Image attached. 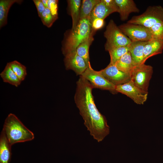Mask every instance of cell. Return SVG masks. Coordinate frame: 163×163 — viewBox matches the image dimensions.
Listing matches in <instances>:
<instances>
[{
	"label": "cell",
	"mask_w": 163,
	"mask_h": 163,
	"mask_svg": "<svg viewBox=\"0 0 163 163\" xmlns=\"http://www.w3.org/2000/svg\"><path fill=\"white\" fill-rule=\"evenodd\" d=\"M93 88L89 81L80 76L76 82L74 100L84 125L94 139L100 142L109 134L110 127L105 117L95 104L92 94Z\"/></svg>",
	"instance_id": "1"
},
{
	"label": "cell",
	"mask_w": 163,
	"mask_h": 163,
	"mask_svg": "<svg viewBox=\"0 0 163 163\" xmlns=\"http://www.w3.org/2000/svg\"><path fill=\"white\" fill-rule=\"evenodd\" d=\"M2 130L11 146L16 143L32 140L34 138L33 133L12 113L6 118Z\"/></svg>",
	"instance_id": "2"
},
{
	"label": "cell",
	"mask_w": 163,
	"mask_h": 163,
	"mask_svg": "<svg viewBox=\"0 0 163 163\" xmlns=\"http://www.w3.org/2000/svg\"><path fill=\"white\" fill-rule=\"evenodd\" d=\"M91 30V23L88 18L80 20L75 28L66 36L62 48L64 56L75 51L78 46L89 37Z\"/></svg>",
	"instance_id": "3"
},
{
	"label": "cell",
	"mask_w": 163,
	"mask_h": 163,
	"mask_svg": "<svg viewBox=\"0 0 163 163\" xmlns=\"http://www.w3.org/2000/svg\"><path fill=\"white\" fill-rule=\"evenodd\" d=\"M104 35L107 40L105 49L108 51L117 47L129 45L132 42L112 20L107 25Z\"/></svg>",
	"instance_id": "4"
},
{
	"label": "cell",
	"mask_w": 163,
	"mask_h": 163,
	"mask_svg": "<svg viewBox=\"0 0 163 163\" xmlns=\"http://www.w3.org/2000/svg\"><path fill=\"white\" fill-rule=\"evenodd\" d=\"M163 21V7L160 5L149 6L142 14L135 16L127 23L139 24L150 28L156 23Z\"/></svg>",
	"instance_id": "5"
},
{
	"label": "cell",
	"mask_w": 163,
	"mask_h": 163,
	"mask_svg": "<svg viewBox=\"0 0 163 163\" xmlns=\"http://www.w3.org/2000/svg\"><path fill=\"white\" fill-rule=\"evenodd\" d=\"M153 71L152 66L145 63L135 66L129 73L131 80L140 90L148 93Z\"/></svg>",
	"instance_id": "6"
},
{
	"label": "cell",
	"mask_w": 163,
	"mask_h": 163,
	"mask_svg": "<svg viewBox=\"0 0 163 163\" xmlns=\"http://www.w3.org/2000/svg\"><path fill=\"white\" fill-rule=\"evenodd\" d=\"M118 27L132 42L148 41L152 39L149 29L143 26L127 23Z\"/></svg>",
	"instance_id": "7"
},
{
	"label": "cell",
	"mask_w": 163,
	"mask_h": 163,
	"mask_svg": "<svg viewBox=\"0 0 163 163\" xmlns=\"http://www.w3.org/2000/svg\"><path fill=\"white\" fill-rule=\"evenodd\" d=\"M80 76L87 79L94 88L108 90L113 94H116V86L111 83L99 72L94 70L90 63Z\"/></svg>",
	"instance_id": "8"
},
{
	"label": "cell",
	"mask_w": 163,
	"mask_h": 163,
	"mask_svg": "<svg viewBox=\"0 0 163 163\" xmlns=\"http://www.w3.org/2000/svg\"><path fill=\"white\" fill-rule=\"evenodd\" d=\"M116 89L117 92L126 95L137 104H143L147 98L148 93L140 90L131 80L124 84L116 86Z\"/></svg>",
	"instance_id": "9"
},
{
	"label": "cell",
	"mask_w": 163,
	"mask_h": 163,
	"mask_svg": "<svg viewBox=\"0 0 163 163\" xmlns=\"http://www.w3.org/2000/svg\"><path fill=\"white\" fill-rule=\"evenodd\" d=\"M99 71L106 79L116 86L131 80L129 73L120 70L115 65L109 64L105 69Z\"/></svg>",
	"instance_id": "10"
},
{
	"label": "cell",
	"mask_w": 163,
	"mask_h": 163,
	"mask_svg": "<svg viewBox=\"0 0 163 163\" xmlns=\"http://www.w3.org/2000/svg\"><path fill=\"white\" fill-rule=\"evenodd\" d=\"M65 56L64 62L66 69L73 70L77 75H81L89 65L76 51L68 53Z\"/></svg>",
	"instance_id": "11"
},
{
	"label": "cell",
	"mask_w": 163,
	"mask_h": 163,
	"mask_svg": "<svg viewBox=\"0 0 163 163\" xmlns=\"http://www.w3.org/2000/svg\"><path fill=\"white\" fill-rule=\"evenodd\" d=\"M163 50V40L152 39L148 41L144 48L143 63L149 58L161 53Z\"/></svg>",
	"instance_id": "12"
},
{
	"label": "cell",
	"mask_w": 163,
	"mask_h": 163,
	"mask_svg": "<svg viewBox=\"0 0 163 163\" xmlns=\"http://www.w3.org/2000/svg\"><path fill=\"white\" fill-rule=\"evenodd\" d=\"M119 9L121 20H126L129 14L132 12H139V9L133 0H115Z\"/></svg>",
	"instance_id": "13"
},
{
	"label": "cell",
	"mask_w": 163,
	"mask_h": 163,
	"mask_svg": "<svg viewBox=\"0 0 163 163\" xmlns=\"http://www.w3.org/2000/svg\"><path fill=\"white\" fill-rule=\"evenodd\" d=\"M147 41L133 42L130 44V53L134 66L143 63V50Z\"/></svg>",
	"instance_id": "14"
},
{
	"label": "cell",
	"mask_w": 163,
	"mask_h": 163,
	"mask_svg": "<svg viewBox=\"0 0 163 163\" xmlns=\"http://www.w3.org/2000/svg\"><path fill=\"white\" fill-rule=\"evenodd\" d=\"M11 145L2 130L0 137V163H10L11 158Z\"/></svg>",
	"instance_id": "15"
},
{
	"label": "cell",
	"mask_w": 163,
	"mask_h": 163,
	"mask_svg": "<svg viewBox=\"0 0 163 163\" xmlns=\"http://www.w3.org/2000/svg\"><path fill=\"white\" fill-rule=\"evenodd\" d=\"M22 0H0V28L6 25L7 23V18L9 10L14 3L21 4Z\"/></svg>",
	"instance_id": "16"
},
{
	"label": "cell",
	"mask_w": 163,
	"mask_h": 163,
	"mask_svg": "<svg viewBox=\"0 0 163 163\" xmlns=\"http://www.w3.org/2000/svg\"><path fill=\"white\" fill-rule=\"evenodd\" d=\"M68 7L72 19V30H74L80 20V10L81 5V0H69L68 1Z\"/></svg>",
	"instance_id": "17"
},
{
	"label": "cell",
	"mask_w": 163,
	"mask_h": 163,
	"mask_svg": "<svg viewBox=\"0 0 163 163\" xmlns=\"http://www.w3.org/2000/svg\"><path fill=\"white\" fill-rule=\"evenodd\" d=\"M112 12L101 0L94 8L91 11L88 19L91 23L92 21L96 18L104 19Z\"/></svg>",
	"instance_id": "18"
},
{
	"label": "cell",
	"mask_w": 163,
	"mask_h": 163,
	"mask_svg": "<svg viewBox=\"0 0 163 163\" xmlns=\"http://www.w3.org/2000/svg\"><path fill=\"white\" fill-rule=\"evenodd\" d=\"M94 31L91 30V34L89 37L81 43L78 46L76 50L78 55L84 59L88 65L90 64L89 49L90 45L94 40Z\"/></svg>",
	"instance_id": "19"
},
{
	"label": "cell",
	"mask_w": 163,
	"mask_h": 163,
	"mask_svg": "<svg viewBox=\"0 0 163 163\" xmlns=\"http://www.w3.org/2000/svg\"><path fill=\"white\" fill-rule=\"evenodd\" d=\"M0 75L4 82L16 87H18L22 82L8 63L3 70L1 73Z\"/></svg>",
	"instance_id": "20"
},
{
	"label": "cell",
	"mask_w": 163,
	"mask_h": 163,
	"mask_svg": "<svg viewBox=\"0 0 163 163\" xmlns=\"http://www.w3.org/2000/svg\"><path fill=\"white\" fill-rule=\"evenodd\" d=\"M115 65L120 70L129 74L135 66L129 52H127L123 56L116 62Z\"/></svg>",
	"instance_id": "21"
},
{
	"label": "cell",
	"mask_w": 163,
	"mask_h": 163,
	"mask_svg": "<svg viewBox=\"0 0 163 163\" xmlns=\"http://www.w3.org/2000/svg\"><path fill=\"white\" fill-rule=\"evenodd\" d=\"M101 2L100 0H83L80 10V20L88 18L94 7Z\"/></svg>",
	"instance_id": "22"
},
{
	"label": "cell",
	"mask_w": 163,
	"mask_h": 163,
	"mask_svg": "<svg viewBox=\"0 0 163 163\" xmlns=\"http://www.w3.org/2000/svg\"><path fill=\"white\" fill-rule=\"evenodd\" d=\"M130 44L117 47L109 51L110 56L109 64L115 65L116 62L123 56L129 51Z\"/></svg>",
	"instance_id": "23"
},
{
	"label": "cell",
	"mask_w": 163,
	"mask_h": 163,
	"mask_svg": "<svg viewBox=\"0 0 163 163\" xmlns=\"http://www.w3.org/2000/svg\"><path fill=\"white\" fill-rule=\"evenodd\" d=\"M8 64L22 82L25 79L27 75L25 66L17 60L8 62Z\"/></svg>",
	"instance_id": "24"
},
{
	"label": "cell",
	"mask_w": 163,
	"mask_h": 163,
	"mask_svg": "<svg viewBox=\"0 0 163 163\" xmlns=\"http://www.w3.org/2000/svg\"><path fill=\"white\" fill-rule=\"evenodd\" d=\"M152 39L163 40V21L158 22L149 28Z\"/></svg>",
	"instance_id": "25"
},
{
	"label": "cell",
	"mask_w": 163,
	"mask_h": 163,
	"mask_svg": "<svg viewBox=\"0 0 163 163\" xmlns=\"http://www.w3.org/2000/svg\"><path fill=\"white\" fill-rule=\"evenodd\" d=\"M40 18L43 24L48 28L51 27L56 21L48 8H45Z\"/></svg>",
	"instance_id": "26"
},
{
	"label": "cell",
	"mask_w": 163,
	"mask_h": 163,
	"mask_svg": "<svg viewBox=\"0 0 163 163\" xmlns=\"http://www.w3.org/2000/svg\"><path fill=\"white\" fill-rule=\"evenodd\" d=\"M58 2L57 0H48V8L56 20L58 18Z\"/></svg>",
	"instance_id": "27"
},
{
	"label": "cell",
	"mask_w": 163,
	"mask_h": 163,
	"mask_svg": "<svg viewBox=\"0 0 163 163\" xmlns=\"http://www.w3.org/2000/svg\"><path fill=\"white\" fill-rule=\"evenodd\" d=\"M113 13L119 12V9L115 0H101Z\"/></svg>",
	"instance_id": "28"
},
{
	"label": "cell",
	"mask_w": 163,
	"mask_h": 163,
	"mask_svg": "<svg viewBox=\"0 0 163 163\" xmlns=\"http://www.w3.org/2000/svg\"><path fill=\"white\" fill-rule=\"evenodd\" d=\"M104 19L96 18L94 19L91 22V29L94 31L102 28L104 26Z\"/></svg>",
	"instance_id": "29"
},
{
	"label": "cell",
	"mask_w": 163,
	"mask_h": 163,
	"mask_svg": "<svg viewBox=\"0 0 163 163\" xmlns=\"http://www.w3.org/2000/svg\"><path fill=\"white\" fill-rule=\"evenodd\" d=\"M33 1L36 7L38 16L40 17L46 8L41 0H33Z\"/></svg>",
	"instance_id": "30"
},
{
	"label": "cell",
	"mask_w": 163,
	"mask_h": 163,
	"mask_svg": "<svg viewBox=\"0 0 163 163\" xmlns=\"http://www.w3.org/2000/svg\"><path fill=\"white\" fill-rule=\"evenodd\" d=\"M45 8H48V0H41Z\"/></svg>",
	"instance_id": "31"
}]
</instances>
